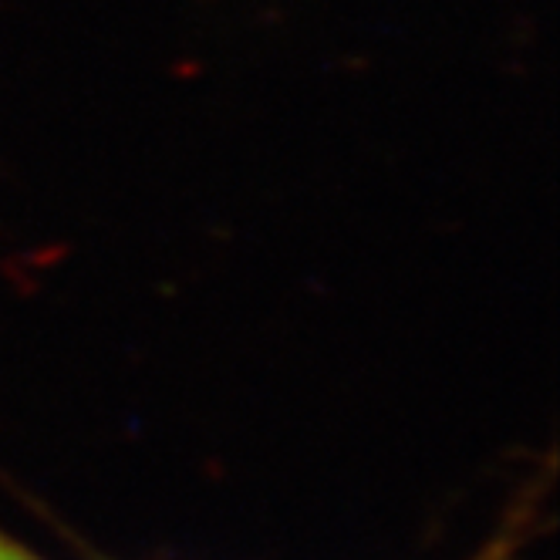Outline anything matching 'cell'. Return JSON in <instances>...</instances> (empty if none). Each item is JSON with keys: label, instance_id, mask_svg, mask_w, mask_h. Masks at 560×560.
Listing matches in <instances>:
<instances>
[{"label": "cell", "instance_id": "cell-1", "mask_svg": "<svg viewBox=\"0 0 560 560\" xmlns=\"http://www.w3.org/2000/svg\"><path fill=\"white\" fill-rule=\"evenodd\" d=\"M0 560H37L27 547H21L18 540H11L4 530H0Z\"/></svg>", "mask_w": 560, "mask_h": 560}]
</instances>
